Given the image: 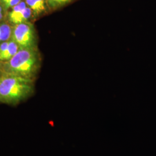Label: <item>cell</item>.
I'll return each mask as SVG.
<instances>
[{"mask_svg":"<svg viewBox=\"0 0 156 156\" xmlns=\"http://www.w3.org/2000/svg\"><path fill=\"white\" fill-rule=\"evenodd\" d=\"M13 40L21 49L33 48L35 44V34L33 26L27 22L16 24L13 31Z\"/></svg>","mask_w":156,"mask_h":156,"instance_id":"obj_3","label":"cell"},{"mask_svg":"<svg viewBox=\"0 0 156 156\" xmlns=\"http://www.w3.org/2000/svg\"><path fill=\"white\" fill-rule=\"evenodd\" d=\"M26 3L36 15L45 11V0H26Z\"/></svg>","mask_w":156,"mask_h":156,"instance_id":"obj_6","label":"cell"},{"mask_svg":"<svg viewBox=\"0 0 156 156\" xmlns=\"http://www.w3.org/2000/svg\"><path fill=\"white\" fill-rule=\"evenodd\" d=\"M21 2V0H10L7 4L5 5L6 8H9L11 7H14Z\"/></svg>","mask_w":156,"mask_h":156,"instance_id":"obj_9","label":"cell"},{"mask_svg":"<svg viewBox=\"0 0 156 156\" xmlns=\"http://www.w3.org/2000/svg\"><path fill=\"white\" fill-rule=\"evenodd\" d=\"M34 92L31 79L9 75L0 77V102L16 105L27 99Z\"/></svg>","mask_w":156,"mask_h":156,"instance_id":"obj_1","label":"cell"},{"mask_svg":"<svg viewBox=\"0 0 156 156\" xmlns=\"http://www.w3.org/2000/svg\"><path fill=\"white\" fill-rule=\"evenodd\" d=\"M72 1L73 0H48V3L50 8L56 9L66 5Z\"/></svg>","mask_w":156,"mask_h":156,"instance_id":"obj_8","label":"cell"},{"mask_svg":"<svg viewBox=\"0 0 156 156\" xmlns=\"http://www.w3.org/2000/svg\"><path fill=\"white\" fill-rule=\"evenodd\" d=\"M38 57L33 48L20 49L4 64L5 75L31 79L37 71Z\"/></svg>","mask_w":156,"mask_h":156,"instance_id":"obj_2","label":"cell"},{"mask_svg":"<svg viewBox=\"0 0 156 156\" xmlns=\"http://www.w3.org/2000/svg\"><path fill=\"white\" fill-rule=\"evenodd\" d=\"M2 8L0 6V20L2 19Z\"/></svg>","mask_w":156,"mask_h":156,"instance_id":"obj_11","label":"cell"},{"mask_svg":"<svg viewBox=\"0 0 156 156\" xmlns=\"http://www.w3.org/2000/svg\"><path fill=\"white\" fill-rule=\"evenodd\" d=\"M12 30L10 26L5 23L0 24V42H5L9 38Z\"/></svg>","mask_w":156,"mask_h":156,"instance_id":"obj_7","label":"cell"},{"mask_svg":"<svg viewBox=\"0 0 156 156\" xmlns=\"http://www.w3.org/2000/svg\"><path fill=\"white\" fill-rule=\"evenodd\" d=\"M19 45L13 41L9 42V45L4 53L0 56L1 61H8L10 60L12 57L16 55L19 49Z\"/></svg>","mask_w":156,"mask_h":156,"instance_id":"obj_5","label":"cell"},{"mask_svg":"<svg viewBox=\"0 0 156 156\" xmlns=\"http://www.w3.org/2000/svg\"><path fill=\"white\" fill-rule=\"evenodd\" d=\"M6 1V0H2V2L4 4L5 2V1Z\"/></svg>","mask_w":156,"mask_h":156,"instance_id":"obj_12","label":"cell"},{"mask_svg":"<svg viewBox=\"0 0 156 156\" xmlns=\"http://www.w3.org/2000/svg\"><path fill=\"white\" fill-rule=\"evenodd\" d=\"M26 3L25 2L21 1L19 4L13 7L11 12L9 14V18L12 23L14 24H19L20 19L22 15L23 12L26 8Z\"/></svg>","mask_w":156,"mask_h":156,"instance_id":"obj_4","label":"cell"},{"mask_svg":"<svg viewBox=\"0 0 156 156\" xmlns=\"http://www.w3.org/2000/svg\"><path fill=\"white\" fill-rule=\"evenodd\" d=\"M8 45H9V42H7V41L3 42L0 45V56H1L4 53V51L7 49Z\"/></svg>","mask_w":156,"mask_h":156,"instance_id":"obj_10","label":"cell"}]
</instances>
